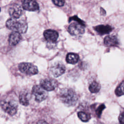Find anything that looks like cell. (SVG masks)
I'll return each mask as SVG.
<instances>
[{
  "label": "cell",
  "instance_id": "6da1fadb",
  "mask_svg": "<svg viewBox=\"0 0 124 124\" xmlns=\"http://www.w3.org/2000/svg\"><path fill=\"white\" fill-rule=\"evenodd\" d=\"M59 97L62 102L67 106H73L78 102V97L72 89H62L59 93Z\"/></svg>",
  "mask_w": 124,
  "mask_h": 124
},
{
  "label": "cell",
  "instance_id": "7a4b0ae2",
  "mask_svg": "<svg viewBox=\"0 0 124 124\" xmlns=\"http://www.w3.org/2000/svg\"><path fill=\"white\" fill-rule=\"evenodd\" d=\"M0 105L2 109L10 115H15L17 110L18 105L16 98L9 95L0 100Z\"/></svg>",
  "mask_w": 124,
  "mask_h": 124
},
{
  "label": "cell",
  "instance_id": "3957f363",
  "mask_svg": "<svg viewBox=\"0 0 124 124\" xmlns=\"http://www.w3.org/2000/svg\"><path fill=\"white\" fill-rule=\"evenodd\" d=\"M11 17L8 19L6 22V26L8 29L16 31L20 33H25L28 29V24L23 19H17Z\"/></svg>",
  "mask_w": 124,
  "mask_h": 124
},
{
  "label": "cell",
  "instance_id": "277c9868",
  "mask_svg": "<svg viewBox=\"0 0 124 124\" xmlns=\"http://www.w3.org/2000/svg\"><path fill=\"white\" fill-rule=\"evenodd\" d=\"M18 69L20 72L27 75H34L38 72L36 66L29 62H22L18 65Z\"/></svg>",
  "mask_w": 124,
  "mask_h": 124
},
{
  "label": "cell",
  "instance_id": "5b68a950",
  "mask_svg": "<svg viewBox=\"0 0 124 124\" xmlns=\"http://www.w3.org/2000/svg\"><path fill=\"white\" fill-rule=\"evenodd\" d=\"M32 93L34 96L35 100L38 102L44 101L47 96L46 91L39 85H34L33 87Z\"/></svg>",
  "mask_w": 124,
  "mask_h": 124
},
{
  "label": "cell",
  "instance_id": "8992f818",
  "mask_svg": "<svg viewBox=\"0 0 124 124\" xmlns=\"http://www.w3.org/2000/svg\"><path fill=\"white\" fill-rule=\"evenodd\" d=\"M85 26L76 21L72 23L68 27V31L70 34L73 35H77L83 34L85 31Z\"/></svg>",
  "mask_w": 124,
  "mask_h": 124
},
{
  "label": "cell",
  "instance_id": "52a82bcc",
  "mask_svg": "<svg viewBox=\"0 0 124 124\" xmlns=\"http://www.w3.org/2000/svg\"><path fill=\"white\" fill-rule=\"evenodd\" d=\"M40 86L46 91H51L57 87L58 82L53 78H45L41 80Z\"/></svg>",
  "mask_w": 124,
  "mask_h": 124
},
{
  "label": "cell",
  "instance_id": "ba28073f",
  "mask_svg": "<svg viewBox=\"0 0 124 124\" xmlns=\"http://www.w3.org/2000/svg\"><path fill=\"white\" fill-rule=\"evenodd\" d=\"M8 12L11 17L15 18H19L23 13L22 6L18 3L12 4L9 7Z\"/></svg>",
  "mask_w": 124,
  "mask_h": 124
},
{
  "label": "cell",
  "instance_id": "9c48e42d",
  "mask_svg": "<svg viewBox=\"0 0 124 124\" xmlns=\"http://www.w3.org/2000/svg\"><path fill=\"white\" fill-rule=\"evenodd\" d=\"M22 6L23 9L28 11H36L39 9V5L35 0H23Z\"/></svg>",
  "mask_w": 124,
  "mask_h": 124
},
{
  "label": "cell",
  "instance_id": "30bf717a",
  "mask_svg": "<svg viewBox=\"0 0 124 124\" xmlns=\"http://www.w3.org/2000/svg\"><path fill=\"white\" fill-rule=\"evenodd\" d=\"M65 71V66L60 62L55 63L50 68V72L52 75L55 77H58L63 74Z\"/></svg>",
  "mask_w": 124,
  "mask_h": 124
},
{
  "label": "cell",
  "instance_id": "8fae6325",
  "mask_svg": "<svg viewBox=\"0 0 124 124\" xmlns=\"http://www.w3.org/2000/svg\"><path fill=\"white\" fill-rule=\"evenodd\" d=\"M44 36L48 42H55L59 36L57 31L52 30H47L44 32Z\"/></svg>",
  "mask_w": 124,
  "mask_h": 124
},
{
  "label": "cell",
  "instance_id": "7c38bea8",
  "mask_svg": "<svg viewBox=\"0 0 124 124\" xmlns=\"http://www.w3.org/2000/svg\"><path fill=\"white\" fill-rule=\"evenodd\" d=\"M94 30L100 35L108 34L112 30V28L108 25H100L94 27Z\"/></svg>",
  "mask_w": 124,
  "mask_h": 124
},
{
  "label": "cell",
  "instance_id": "4fadbf2b",
  "mask_svg": "<svg viewBox=\"0 0 124 124\" xmlns=\"http://www.w3.org/2000/svg\"><path fill=\"white\" fill-rule=\"evenodd\" d=\"M104 44L107 46H116L119 44V41L116 36L114 35L107 36L104 40Z\"/></svg>",
  "mask_w": 124,
  "mask_h": 124
},
{
  "label": "cell",
  "instance_id": "5bb4252c",
  "mask_svg": "<svg viewBox=\"0 0 124 124\" xmlns=\"http://www.w3.org/2000/svg\"><path fill=\"white\" fill-rule=\"evenodd\" d=\"M31 94L26 90L22 91L19 94V100L21 104L24 106H27L29 104Z\"/></svg>",
  "mask_w": 124,
  "mask_h": 124
},
{
  "label": "cell",
  "instance_id": "9a60e30c",
  "mask_svg": "<svg viewBox=\"0 0 124 124\" xmlns=\"http://www.w3.org/2000/svg\"><path fill=\"white\" fill-rule=\"evenodd\" d=\"M21 39L20 33L16 31H13L9 35V43L11 46H15L17 44Z\"/></svg>",
  "mask_w": 124,
  "mask_h": 124
},
{
  "label": "cell",
  "instance_id": "2e32d148",
  "mask_svg": "<svg viewBox=\"0 0 124 124\" xmlns=\"http://www.w3.org/2000/svg\"><path fill=\"white\" fill-rule=\"evenodd\" d=\"M78 60L79 56L76 53H69L66 55V61L69 63L75 64L78 62Z\"/></svg>",
  "mask_w": 124,
  "mask_h": 124
},
{
  "label": "cell",
  "instance_id": "e0dca14e",
  "mask_svg": "<svg viewBox=\"0 0 124 124\" xmlns=\"http://www.w3.org/2000/svg\"><path fill=\"white\" fill-rule=\"evenodd\" d=\"M100 84L99 83L97 82L96 81H93V82H92L89 87V91L92 93H98L100 91Z\"/></svg>",
  "mask_w": 124,
  "mask_h": 124
},
{
  "label": "cell",
  "instance_id": "ac0fdd59",
  "mask_svg": "<svg viewBox=\"0 0 124 124\" xmlns=\"http://www.w3.org/2000/svg\"><path fill=\"white\" fill-rule=\"evenodd\" d=\"M78 116L81 121L84 122L88 121L91 118L90 114L83 111L78 112Z\"/></svg>",
  "mask_w": 124,
  "mask_h": 124
},
{
  "label": "cell",
  "instance_id": "d6986e66",
  "mask_svg": "<svg viewBox=\"0 0 124 124\" xmlns=\"http://www.w3.org/2000/svg\"><path fill=\"white\" fill-rule=\"evenodd\" d=\"M115 93L118 96L124 95V80H123L117 87L115 91Z\"/></svg>",
  "mask_w": 124,
  "mask_h": 124
},
{
  "label": "cell",
  "instance_id": "ffe728a7",
  "mask_svg": "<svg viewBox=\"0 0 124 124\" xmlns=\"http://www.w3.org/2000/svg\"><path fill=\"white\" fill-rule=\"evenodd\" d=\"M105 108V106L104 104H101L95 110V112H96V114L98 117H100V116L102 114V111Z\"/></svg>",
  "mask_w": 124,
  "mask_h": 124
},
{
  "label": "cell",
  "instance_id": "44dd1931",
  "mask_svg": "<svg viewBox=\"0 0 124 124\" xmlns=\"http://www.w3.org/2000/svg\"><path fill=\"white\" fill-rule=\"evenodd\" d=\"M53 3L56 6L62 7L65 4V0H52Z\"/></svg>",
  "mask_w": 124,
  "mask_h": 124
},
{
  "label": "cell",
  "instance_id": "7402d4cb",
  "mask_svg": "<svg viewBox=\"0 0 124 124\" xmlns=\"http://www.w3.org/2000/svg\"><path fill=\"white\" fill-rule=\"evenodd\" d=\"M73 20L75 21H77V22H79V23H81V24H83V25L85 26V23H84V22L83 21L81 20L80 18H78L77 16H74L71 17L69 18V21L70 22L71 21H73Z\"/></svg>",
  "mask_w": 124,
  "mask_h": 124
},
{
  "label": "cell",
  "instance_id": "603a6c76",
  "mask_svg": "<svg viewBox=\"0 0 124 124\" xmlns=\"http://www.w3.org/2000/svg\"><path fill=\"white\" fill-rule=\"evenodd\" d=\"M119 121L120 123L124 124V112L120 114L119 117Z\"/></svg>",
  "mask_w": 124,
  "mask_h": 124
},
{
  "label": "cell",
  "instance_id": "cb8c5ba5",
  "mask_svg": "<svg viewBox=\"0 0 124 124\" xmlns=\"http://www.w3.org/2000/svg\"><path fill=\"white\" fill-rule=\"evenodd\" d=\"M100 13H101V15H103V16H104L106 15V11L105 10L102 8H100Z\"/></svg>",
  "mask_w": 124,
  "mask_h": 124
},
{
  "label": "cell",
  "instance_id": "d4e9b609",
  "mask_svg": "<svg viewBox=\"0 0 124 124\" xmlns=\"http://www.w3.org/2000/svg\"></svg>",
  "mask_w": 124,
  "mask_h": 124
}]
</instances>
